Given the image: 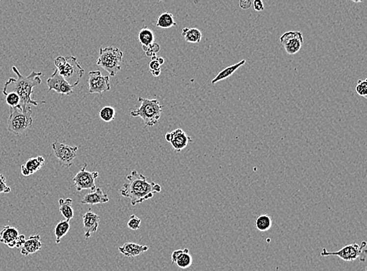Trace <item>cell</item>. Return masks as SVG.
Instances as JSON below:
<instances>
[{
  "label": "cell",
  "instance_id": "obj_1",
  "mask_svg": "<svg viewBox=\"0 0 367 271\" xmlns=\"http://www.w3.org/2000/svg\"><path fill=\"white\" fill-rule=\"evenodd\" d=\"M12 70L17 74L18 78L16 79L14 77L9 78V80L5 83L2 93L4 95L9 93H17L21 99L20 110H23V111H26L27 109H29V105L38 106L40 103H46L44 101L36 102L31 99L33 88L38 86L42 83L40 76L43 74V73L34 71L28 76L26 77L20 73L15 66L12 68Z\"/></svg>",
  "mask_w": 367,
  "mask_h": 271
},
{
  "label": "cell",
  "instance_id": "obj_2",
  "mask_svg": "<svg viewBox=\"0 0 367 271\" xmlns=\"http://www.w3.org/2000/svg\"><path fill=\"white\" fill-rule=\"evenodd\" d=\"M126 178L128 181L124 184L119 193L122 197L130 198L132 206L153 198L155 193L161 192L160 185L154 181L148 182L147 177L136 171H132Z\"/></svg>",
  "mask_w": 367,
  "mask_h": 271
},
{
  "label": "cell",
  "instance_id": "obj_3",
  "mask_svg": "<svg viewBox=\"0 0 367 271\" xmlns=\"http://www.w3.org/2000/svg\"><path fill=\"white\" fill-rule=\"evenodd\" d=\"M138 100L141 102V105L136 110H131V116L142 118L146 127H152L156 124L160 120L162 113V105H160L157 99H149L139 97Z\"/></svg>",
  "mask_w": 367,
  "mask_h": 271
},
{
  "label": "cell",
  "instance_id": "obj_4",
  "mask_svg": "<svg viewBox=\"0 0 367 271\" xmlns=\"http://www.w3.org/2000/svg\"><path fill=\"white\" fill-rule=\"evenodd\" d=\"M123 52L116 47H108L100 49V56L97 64L106 71L110 76H115L121 70Z\"/></svg>",
  "mask_w": 367,
  "mask_h": 271
},
{
  "label": "cell",
  "instance_id": "obj_5",
  "mask_svg": "<svg viewBox=\"0 0 367 271\" xmlns=\"http://www.w3.org/2000/svg\"><path fill=\"white\" fill-rule=\"evenodd\" d=\"M31 114L32 110L31 108L26 111L18 108H10V116L7 120L8 131L15 135H22L32 125Z\"/></svg>",
  "mask_w": 367,
  "mask_h": 271
},
{
  "label": "cell",
  "instance_id": "obj_6",
  "mask_svg": "<svg viewBox=\"0 0 367 271\" xmlns=\"http://www.w3.org/2000/svg\"><path fill=\"white\" fill-rule=\"evenodd\" d=\"M367 245L365 241H364L361 245L352 243V244L347 245L336 252H327V250L323 248L321 252L320 256H336L342 260L347 262L355 261L356 260L365 262L366 258H367V250H366Z\"/></svg>",
  "mask_w": 367,
  "mask_h": 271
},
{
  "label": "cell",
  "instance_id": "obj_7",
  "mask_svg": "<svg viewBox=\"0 0 367 271\" xmlns=\"http://www.w3.org/2000/svg\"><path fill=\"white\" fill-rule=\"evenodd\" d=\"M66 63L61 68L58 70L59 74L71 86H77L79 84L81 79L83 77V68H81L77 58L75 56H65Z\"/></svg>",
  "mask_w": 367,
  "mask_h": 271
},
{
  "label": "cell",
  "instance_id": "obj_8",
  "mask_svg": "<svg viewBox=\"0 0 367 271\" xmlns=\"http://www.w3.org/2000/svg\"><path fill=\"white\" fill-rule=\"evenodd\" d=\"M55 156L63 167L69 168L77 156V147H71L55 141L52 144Z\"/></svg>",
  "mask_w": 367,
  "mask_h": 271
},
{
  "label": "cell",
  "instance_id": "obj_9",
  "mask_svg": "<svg viewBox=\"0 0 367 271\" xmlns=\"http://www.w3.org/2000/svg\"><path fill=\"white\" fill-rule=\"evenodd\" d=\"M86 166L87 165L85 164L83 168L80 170L79 173H76V176L73 178L74 185L76 187V190L78 192L87 190V189L95 191V189H96L95 181L98 177L99 173L97 172H87L85 170Z\"/></svg>",
  "mask_w": 367,
  "mask_h": 271
},
{
  "label": "cell",
  "instance_id": "obj_10",
  "mask_svg": "<svg viewBox=\"0 0 367 271\" xmlns=\"http://www.w3.org/2000/svg\"><path fill=\"white\" fill-rule=\"evenodd\" d=\"M110 90V77L103 76L100 71L90 72L89 74V92L90 94L103 93Z\"/></svg>",
  "mask_w": 367,
  "mask_h": 271
},
{
  "label": "cell",
  "instance_id": "obj_11",
  "mask_svg": "<svg viewBox=\"0 0 367 271\" xmlns=\"http://www.w3.org/2000/svg\"><path fill=\"white\" fill-rule=\"evenodd\" d=\"M47 86H48V92L53 90L59 94L70 96L73 93V87L68 84L67 81L63 78L61 75L59 74L58 70H55L50 78L47 79Z\"/></svg>",
  "mask_w": 367,
  "mask_h": 271
},
{
  "label": "cell",
  "instance_id": "obj_12",
  "mask_svg": "<svg viewBox=\"0 0 367 271\" xmlns=\"http://www.w3.org/2000/svg\"><path fill=\"white\" fill-rule=\"evenodd\" d=\"M82 222L85 230V239H89L98 230L100 217L91 210H89L82 217Z\"/></svg>",
  "mask_w": 367,
  "mask_h": 271
},
{
  "label": "cell",
  "instance_id": "obj_13",
  "mask_svg": "<svg viewBox=\"0 0 367 271\" xmlns=\"http://www.w3.org/2000/svg\"><path fill=\"white\" fill-rule=\"evenodd\" d=\"M171 136V145L177 152H181L192 142L191 138L188 136L182 129H176L175 131H172Z\"/></svg>",
  "mask_w": 367,
  "mask_h": 271
},
{
  "label": "cell",
  "instance_id": "obj_14",
  "mask_svg": "<svg viewBox=\"0 0 367 271\" xmlns=\"http://www.w3.org/2000/svg\"><path fill=\"white\" fill-rule=\"evenodd\" d=\"M171 260L172 264H176L181 269H186L193 264V258L188 248L174 251L171 255Z\"/></svg>",
  "mask_w": 367,
  "mask_h": 271
},
{
  "label": "cell",
  "instance_id": "obj_15",
  "mask_svg": "<svg viewBox=\"0 0 367 271\" xmlns=\"http://www.w3.org/2000/svg\"><path fill=\"white\" fill-rule=\"evenodd\" d=\"M19 235L18 229L7 225L0 231V242L10 248H16Z\"/></svg>",
  "mask_w": 367,
  "mask_h": 271
},
{
  "label": "cell",
  "instance_id": "obj_16",
  "mask_svg": "<svg viewBox=\"0 0 367 271\" xmlns=\"http://www.w3.org/2000/svg\"><path fill=\"white\" fill-rule=\"evenodd\" d=\"M149 249V247L147 246H142V245L137 244V243H126L119 247L118 250L119 252L126 256V257L132 258L135 256L141 255L143 252H147Z\"/></svg>",
  "mask_w": 367,
  "mask_h": 271
},
{
  "label": "cell",
  "instance_id": "obj_17",
  "mask_svg": "<svg viewBox=\"0 0 367 271\" xmlns=\"http://www.w3.org/2000/svg\"><path fill=\"white\" fill-rule=\"evenodd\" d=\"M43 247V243H41V238L39 235H31L29 239L26 241L21 250V253L24 256H27L31 254L35 253Z\"/></svg>",
  "mask_w": 367,
  "mask_h": 271
},
{
  "label": "cell",
  "instance_id": "obj_18",
  "mask_svg": "<svg viewBox=\"0 0 367 271\" xmlns=\"http://www.w3.org/2000/svg\"><path fill=\"white\" fill-rule=\"evenodd\" d=\"M109 202V197L100 188L95 189L93 193H88L81 199V203L85 205H96L99 203H106Z\"/></svg>",
  "mask_w": 367,
  "mask_h": 271
},
{
  "label": "cell",
  "instance_id": "obj_19",
  "mask_svg": "<svg viewBox=\"0 0 367 271\" xmlns=\"http://www.w3.org/2000/svg\"><path fill=\"white\" fill-rule=\"evenodd\" d=\"M245 63V60H242L239 63H236V64H234L232 66H229L227 68L222 70V72H219L216 75V77L213 79L212 81H211V84L214 85V84H216L218 81H222V80H225V79L231 77L234 74V72H236L240 67L244 65Z\"/></svg>",
  "mask_w": 367,
  "mask_h": 271
},
{
  "label": "cell",
  "instance_id": "obj_20",
  "mask_svg": "<svg viewBox=\"0 0 367 271\" xmlns=\"http://www.w3.org/2000/svg\"><path fill=\"white\" fill-rule=\"evenodd\" d=\"M303 43V35L301 34L297 38L288 41L287 43L283 45V47L286 50L287 53L289 54V55H294V54L298 53L302 49Z\"/></svg>",
  "mask_w": 367,
  "mask_h": 271
},
{
  "label": "cell",
  "instance_id": "obj_21",
  "mask_svg": "<svg viewBox=\"0 0 367 271\" xmlns=\"http://www.w3.org/2000/svg\"><path fill=\"white\" fill-rule=\"evenodd\" d=\"M72 202L73 200L70 198H66V199L60 198L59 200V206H60L59 210H60V214L68 222H70L74 218V214H75L73 208H72Z\"/></svg>",
  "mask_w": 367,
  "mask_h": 271
},
{
  "label": "cell",
  "instance_id": "obj_22",
  "mask_svg": "<svg viewBox=\"0 0 367 271\" xmlns=\"http://www.w3.org/2000/svg\"><path fill=\"white\" fill-rule=\"evenodd\" d=\"M138 38H139V43H141L142 48L150 47L151 45L155 43V33L147 26L143 27L139 31Z\"/></svg>",
  "mask_w": 367,
  "mask_h": 271
},
{
  "label": "cell",
  "instance_id": "obj_23",
  "mask_svg": "<svg viewBox=\"0 0 367 271\" xmlns=\"http://www.w3.org/2000/svg\"><path fill=\"white\" fill-rule=\"evenodd\" d=\"M182 36L184 37L185 42L197 44V43H201V39H202V33L199 29L194 28V27L193 28L185 27L183 29Z\"/></svg>",
  "mask_w": 367,
  "mask_h": 271
},
{
  "label": "cell",
  "instance_id": "obj_24",
  "mask_svg": "<svg viewBox=\"0 0 367 271\" xmlns=\"http://www.w3.org/2000/svg\"><path fill=\"white\" fill-rule=\"evenodd\" d=\"M45 164V159L43 156H37L29 159L26 162V164H23L24 167L27 170L29 175H32L35 172H38L41 168H43Z\"/></svg>",
  "mask_w": 367,
  "mask_h": 271
},
{
  "label": "cell",
  "instance_id": "obj_25",
  "mask_svg": "<svg viewBox=\"0 0 367 271\" xmlns=\"http://www.w3.org/2000/svg\"><path fill=\"white\" fill-rule=\"evenodd\" d=\"M176 25L174 16L168 12L160 14L157 20L156 26L160 28H170L175 27Z\"/></svg>",
  "mask_w": 367,
  "mask_h": 271
},
{
  "label": "cell",
  "instance_id": "obj_26",
  "mask_svg": "<svg viewBox=\"0 0 367 271\" xmlns=\"http://www.w3.org/2000/svg\"><path fill=\"white\" fill-rule=\"evenodd\" d=\"M71 228L69 222L61 221L56 225L54 229L55 237H56V244H60L61 239L68 234Z\"/></svg>",
  "mask_w": 367,
  "mask_h": 271
},
{
  "label": "cell",
  "instance_id": "obj_27",
  "mask_svg": "<svg viewBox=\"0 0 367 271\" xmlns=\"http://www.w3.org/2000/svg\"><path fill=\"white\" fill-rule=\"evenodd\" d=\"M273 226V221L272 218L267 214L260 215L256 218L255 221V227L259 231H267Z\"/></svg>",
  "mask_w": 367,
  "mask_h": 271
},
{
  "label": "cell",
  "instance_id": "obj_28",
  "mask_svg": "<svg viewBox=\"0 0 367 271\" xmlns=\"http://www.w3.org/2000/svg\"><path fill=\"white\" fill-rule=\"evenodd\" d=\"M115 115H116V112L112 106H105L100 111V118L105 122H111L115 118Z\"/></svg>",
  "mask_w": 367,
  "mask_h": 271
},
{
  "label": "cell",
  "instance_id": "obj_29",
  "mask_svg": "<svg viewBox=\"0 0 367 271\" xmlns=\"http://www.w3.org/2000/svg\"><path fill=\"white\" fill-rule=\"evenodd\" d=\"M5 96H6V102L10 106V108H18V109H20L21 99L17 93H6Z\"/></svg>",
  "mask_w": 367,
  "mask_h": 271
},
{
  "label": "cell",
  "instance_id": "obj_30",
  "mask_svg": "<svg viewBox=\"0 0 367 271\" xmlns=\"http://www.w3.org/2000/svg\"><path fill=\"white\" fill-rule=\"evenodd\" d=\"M301 34H302L301 31H289L287 32L284 33L280 38V43L281 44L284 45V43H287L288 41L291 40V39L297 38Z\"/></svg>",
  "mask_w": 367,
  "mask_h": 271
},
{
  "label": "cell",
  "instance_id": "obj_31",
  "mask_svg": "<svg viewBox=\"0 0 367 271\" xmlns=\"http://www.w3.org/2000/svg\"><path fill=\"white\" fill-rule=\"evenodd\" d=\"M140 224H141V220L135 215L130 216V220L127 223V227L129 228L132 231H137L140 227Z\"/></svg>",
  "mask_w": 367,
  "mask_h": 271
},
{
  "label": "cell",
  "instance_id": "obj_32",
  "mask_svg": "<svg viewBox=\"0 0 367 271\" xmlns=\"http://www.w3.org/2000/svg\"><path fill=\"white\" fill-rule=\"evenodd\" d=\"M356 93L360 97H367V80H359L356 87Z\"/></svg>",
  "mask_w": 367,
  "mask_h": 271
},
{
  "label": "cell",
  "instance_id": "obj_33",
  "mask_svg": "<svg viewBox=\"0 0 367 271\" xmlns=\"http://www.w3.org/2000/svg\"><path fill=\"white\" fill-rule=\"evenodd\" d=\"M142 49H143L144 52H146L147 56L153 57V56H156L157 52H158L160 51V46L157 43H154L150 47Z\"/></svg>",
  "mask_w": 367,
  "mask_h": 271
},
{
  "label": "cell",
  "instance_id": "obj_34",
  "mask_svg": "<svg viewBox=\"0 0 367 271\" xmlns=\"http://www.w3.org/2000/svg\"><path fill=\"white\" fill-rule=\"evenodd\" d=\"M11 192V189L6 185V178L4 177L3 174H0V194L2 193H10Z\"/></svg>",
  "mask_w": 367,
  "mask_h": 271
},
{
  "label": "cell",
  "instance_id": "obj_35",
  "mask_svg": "<svg viewBox=\"0 0 367 271\" xmlns=\"http://www.w3.org/2000/svg\"><path fill=\"white\" fill-rule=\"evenodd\" d=\"M157 56H155L153 57H151V61L150 63V72H156V71H160V65L158 64V62L157 60Z\"/></svg>",
  "mask_w": 367,
  "mask_h": 271
},
{
  "label": "cell",
  "instance_id": "obj_36",
  "mask_svg": "<svg viewBox=\"0 0 367 271\" xmlns=\"http://www.w3.org/2000/svg\"><path fill=\"white\" fill-rule=\"evenodd\" d=\"M65 56H57L54 60V64L55 66H56V69H60V68H61L65 64Z\"/></svg>",
  "mask_w": 367,
  "mask_h": 271
},
{
  "label": "cell",
  "instance_id": "obj_37",
  "mask_svg": "<svg viewBox=\"0 0 367 271\" xmlns=\"http://www.w3.org/2000/svg\"><path fill=\"white\" fill-rule=\"evenodd\" d=\"M253 8L255 11L261 12L264 10V4L261 0H255L253 2Z\"/></svg>",
  "mask_w": 367,
  "mask_h": 271
},
{
  "label": "cell",
  "instance_id": "obj_38",
  "mask_svg": "<svg viewBox=\"0 0 367 271\" xmlns=\"http://www.w3.org/2000/svg\"><path fill=\"white\" fill-rule=\"evenodd\" d=\"M251 4H252V2L251 0H240L239 2V6L243 10H247L251 7Z\"/></svg>",
  "mask_w": 367,
  "mask_h": 271
},
{
  "label": "cell",
  "instance_id": "obj_39",
  "mask_svg": "<svg viewBox=\"0 0 367 271\" xmlns=\"http://www.w3.org/2000/svg\"><path fill=\"white\" fill-rule=\"evenodd\" d=\"M26 236L24 235H20L18 237V243H17V247L16 248H22L23 246V245L26 243Z\"/></svg>",
  "mask_w": 367,
  "mask_h": 271
},
{
  "label": "cell",
  "instance_id": "obj_40",
  "mask_svg": "<svg viewBox=\"0 0 367 271\" xmlns=\"http://www.w3.org/2000/svg\"><path fill=\"white\" fill-rule=\"evenodd\" d=\"M160 73H161V71H156V72H151V74H152V75H153L154 77H158L159 75L160 74Z\"/></svg>",
  "mask_w": 367,
  "mask_h": 271
},
{
  "label": "cell",
  "instance_id": "obj_41",
  "mask_svg": "<svg viewBox=\"0 0 367 271\" xmlns=\"http://www.w3.org/2000/svg\"><path fill=\"white\" fill-rule=\"evenodd\" d=\"M157 62H158V64H160V65H162L164 63V60L162 57H158V56H157Z\"/></svg>",
  "mask_w": 367,
  "mask_h": 271
}]
</instances>
